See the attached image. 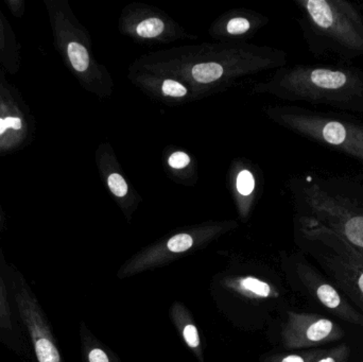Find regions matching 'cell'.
<instances>
[{
	"label": "cell",
	"instance_id": "44dd1931",
	"mask_svg": "<svg viewBox=\"0 0 363 362\" xmlns=\"http://www.w3.org/2000/svg\"><path fill=\"white\" fill-rule=\"evenodd\" d=\"M226 29L230 34H242L250 29V23L247 19L242 18V17H236V18L230 19L228 21Z\"/></svg>",
	"mask_w": 363,
	"mask_h": 362
},
{
	"label": "cell",
	"instance_id": "d6986e66",
	"mask_svg": "<svg viewBox=\"0 0 363 362\" xmlns=\"http://www.w3.org/2000/svg\"><path fill=\"white\" fill-rule=\"evenodd\" d=\"M111 191L117 197H125L128 193V185L125 179L118 174H113L108 179Z\"/></svg>",
	"mask_w": 363,
	"mask_h": 362
},
{
	"label": "cell",
	"instance_id": "9c48e42d",
	"mask_svg": "<svg viewBox=\"0 0 363 362\" xmlns=\"http://www.w3.org/2000/svg\"><path fill=\"white\" fill-rule=\"evenodd\" d=\"M28 127L23 113L8 96L0 100V152L12 150L27 137Z\"/></svg>",
	"mask_w": 363,
	"mask_h": 362
},
{
	"label": "cell",
	"instance_id": "8fae6325",
	"mask_svg": "<svg viewBox=\"0 0 363 362\" xmlns=\"http://www.w3.org/2000/svg\"><path fill=\"white\" fill-rule=\"evenodd\" d=\"M83 346L86 362H121L114 353L108 351L91 335H82Z\"/></svg>",
	"mask_w": 363,
	"mask_h": 362
},
{
	"label": "cell",
	"instance_id": "e0dca14e",
	"mask_svg": "<svg viewBox=\"0 0 363 362\" xmlns=\"http://www.w3.org/2000/svg\"><path fill=\"white\" fill-rule=\"evenodd\" d=\"M164 28H165V25L162 19L151 17V18L143 21L136 28V32L142 38H157L164 31Z\"/></svg>",
	"mask_w": 363,
	"mask_h": 362
},
{
	"label": "cell",
	"instance_id": "6da1fadb",
	"mask_svg": "<svg viewBox=\"0 0 363 362\" xmlns=\"http://www.w3.org/2000/svg\"><path fill=\"white\" fill-rule=\"evenodd\" d=\"M305 251L324 276L363 314V251L318 220L305 225Z\"/></svg>",
	"mask_w": 363,
	"mask_h": 362
},
{
	"label": "cell",
	"instance_id": "2e32d148",
	"mask_svg": "<svg viewBox=\"0 0 363 362\" xmlns=\"http://www.w3.org/2000/svg\"><path fill=\"white\" fill-rule=\"evenodd\" d=\"M12 310L9 302L6 286L0 276V329L4 331H13Z\"/></svg>",
	"mask_w": 363,
	"mask_h": 362
},
{
	"label": "cell",
	"instance_id": "277c9868",
	"mask_svg": "<svg viewBox=\"0 0 363 362\" xmlns=\"http://www.w3.org/2000/svg\"><path fill=\"white\" fill-rule=\"evenodd\" d=\"M304 8L323 35L347 50L363 53V19L353 4L345 0H306Z\"/></svg>",
	"mask_w": 363,
	"mask_h": 362
},
{
	"label": "cell",
	"instance_id": "cb8c5ba5",
	"mask_svg": "<svg viewBox=\"0 0 363 362\" xmlns=\"http://www.w3.org/2000/svg\"><path fill=\"white\" fill-rule=\"evenodd\" d=\"M0 222H1V218H0Z\"/></svg>",
	"mask_w": 363,
	"mask_h": 362
},
{
	"label": "cell",
	"instance_id": "7a4b0ae2",
	"mask_svg": "<svg viewBox=\"0 0 363 362\" xmlns=\"http://www.w3.org/2000/svg\"><path fill=\"white\" fill-rule=\"evenodd\" d=\"M300 97L343 110L363 111V74L355 70L307 67L291 77Z\"/></svg>",
	"mask_w": 363,
	"mask_h": 362
},
{
	"label": "cell",
	"instance_id": "30bf717a",
	"mask_svg": "<svg viewBox=\"0 0 363 362\" xmlns=\"http://www.w3.org/2000/svg\"><path fill=\"white\" fill-rule=\"evenodd\" d=\"M169 314L184 344L194 353L199 362H204L200 333L188 308L181 302H176L172 304Z\"/></svg>",
	"mask_w": 363,
	"mask_h": 362
},
{
	"label": "cell",
	"instance_id": "9a60e30c",
	"mask_svg": "<svg viewBox=\"0 0 363 362\" xmlns=\"http://www.w3.org/2000/svg\"><path fill=\"white\" fill-rule=\"evenodd\" d=\"M191 74L199 83H211L221 78L223 68L218 63L196 64L192 67Z\"/></svg>",
	"mask_w": 363,
	"mask_h": 362
},
{
	"label": "cell",
	"instance_id": "5bb4252c",
	"mask_svg": "<svg viewBox=\"0 0 363 362\" xmlns=\"http://www.w3.org/2000/svg\"><path fill=\"white\" fill-rule=\"evenodd\" d=\"M352 355H353L352 346L347 342H340L330 348L323 349V352L315 362H350Z\"/></svg>",
	"mask_w": 363,
	"mask_h": 362
},
{
	"label": "cell",
	"instance_id": "8992f818",
	"mask_svg": "<svg viewBox=\"0 0 363 362\" xmlns=\"http://www.w3.org/2000/svg\"><path fill=\"white\" fill-rule=\"evenodd\" d=\"M15 303L27 327L38 362H63L46 317L29 287L21 278L13 281Z\"/></svg>",
	"mask_w": 363,
	"mask_h": 362
},
{
	"label": "cell",
	"instance_id": "4fadbf2b",
	"mask_svg": "<svg viewBox=\"0 0 363 362\" xmlns=\"http://www.w3.org/2000/svg\"><path fill=\"white\" fill-rule=\"evenodd\" d=\"M66 52L70 64L76 72H86L89 66V55L87 49L82 44L76 40H72L68 43Z\"/></svg>",
	"mask_w": 363,
	"mask_h": 362
},
{
	"label": "cell",
	"instance_id": "ba28073f",
	"mask_svg": "<svg viewBox=\"0 0 363 362\" xmlns=\"http://www.w3.org/2000/svg\"><path fill=\"white\" fill-rule=\"evenodd\" d=\"M221 291L250 308L275 307L283 302V293L270 278L254 273L230 274L219 281Z\"/></svg>",
	"mask_w": 363,
	"mask_h": 362
},
{
	"label": "cell",
	"instance_id": "7c38bea8",
	"mask_svg": "<svg viewBox=\"0 0 363 362\" xmlns=\"http://www.w3.org/2000/svg\"><path fill=\"white\" fill-rule=\"evenodd\" d=\"M323 352V349H311L296 352L277 353L267 356L262 362H315Z\"/></svg>",
	"mask_w": 363,
	"mask_h": 362
},
{
	"label": "cell",
	"instance_id": "52a82bcc",
	"mask_svg": "<svg viewBox=\"0 0 363 362\" xmlns=\"http://www.w3.org/2000/svg\"><path fill=\"white\" fill-rule=\"evenodd\" d=\"M298 131L320 144L339 149L363 162V127L328 117L304 115L291 119Z\"/></svg>",
	"mask_w": 363,
	"mask_h": 362
},
{
	"label": "cell",
	"instance_id": "d4e9b609",
	"mask_svg": "<svg viewBox=\"0 0 363 362\" xmlns=\"http://www.w3.org/2000/svg\"><path fill=\"white\" fill-rule=\"evenodd\" d=\"M360 362H363V361H360Z\"/></svg>",
	"mask_w": 363,
	"mask_h": 362
},
{
	"label": "cell",
	"instance_id": "ac0fdd59",
	"mask_svg": "<svg viewBox=\"0 0 363 362\" xmlns=\"http://www.w3.org/2000/svg\"><path fill=\"white\" fill-rule=\"evenodd\" d=\"M254 186H255V181L251 172L247 170L241 171L237 179V189L239 193L243 196L250 195L253 191Z\"/></svg>",
	"mask_w": 363,
	"mask_h": 362
},
{
	"label": "cell",
	"instance_id": "7402d4cb",
	"mask_svg": "<svg viewBox=\"0 0 363 362\" xmlns=\"http://www.w3.org/2000/svg\"><path fill=\"white\" fill-rule=\"evenodd\" d=\"M168 163H169V165L172 166V168L182 169V168H185L186 166L189 165L190 159L186 153L176 152L170 155Z\"/></svg>",
	"mask_w": 363,
	"mask_h": 362
},
{
	"label": "cell",
	"instance_id": "603a6c76",
	"mask_svg": "<svg viewBox=\"0 0 363 362\" xmlns=\"http://www.w3.org/2000/svg\"><path fill=\"white\" fill-rule=\"evenodd\" d=\"M6 94H4V89H2L1 83H0V100L2 99V98L6 97Z\"/></svg>",
	"mask_w": 363,
	"mask_h": 362
},
{
	"label": "cell",
	"instance_id": "5b68a950",
	"mask_svg": "<svg viewBox=\"0 0 363 362\" xmlns=\"http://www.w3.org/2000/svg\"><path fill=\"white\" fill-rule=\"evenodd\" d=\"M345 327L334 319L313 312L287 310L279 329V342L285 350L321 349L342 342Z\"/></svg>",
	"mask_w": 363,
	"mask_h": 362
},
{
	"label": "cell",
	"instance_id": "3957f363",
	"mask_svg": "<svg viewBox=\"0 0 363 362\" xmlns=\"http://www.w3.org/2000/svg\"><path fill=\"white\" fill-rule=\"evenodd\" d=\"M284 269L291 286L313 305L363 331L362 312L306 259L292 257L284 264Z\"/></svg>",
	"mask_w": 363,
	"mask_h": 362
},
{
	"label": "cell",
	"instance_id": "ffe728a7",
	"mask_svg": "<svg viewBox=\"0 0 363 362\" xmlns=\"http://www.w3.org/2000/svg\"><path fill=\"white\" fill-rule=\"evenodd\" d=\"M162 89L165 95L172 96V97H183L187 94L186 87L174 80H166Z\"/></svg>",
	"mask_w": 363,
	"mask_h": 362
}]
</instances>
